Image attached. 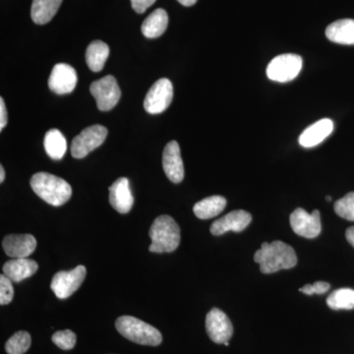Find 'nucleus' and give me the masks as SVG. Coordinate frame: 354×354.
<instances>
[{
	"label": "nucleus",
	"instance_id": "nucleus-1",
	"mask_svg": "<svg viewBox=\"0 0 354 354\" xmlns=\"http://www.w3.org/2000/svg\"><path fill=\"white\" fill-rule=\"evenodd\" d=\"M254 261L260 265L263 274H272L281 270L295 267L297 264V256L295 249L285 242H264L261 249L256 251Z\"/></svg>",
	"mask_w": 354,
	"mask_h": 354
},
{
	"label": "nucleus",
	"instance_id": "nucleus-2",
	"mask_svg": "<svg viewBox=\"0 0 354 354\" xmlns=\"http://www.w3.org/2000/svg\"><path fill=\"white\" fill-rule=\"evenodd\" d=\"M30 184L32 191L51 206H62L68 202L72 196L70 184L64 179L48 172H38L34 174Z\"/></svg>",
	"mask_w": 354,
	"mask_h": 354
},
{
	"label": "nucleus",
	"instance_id": "nucleus-3",
	"mask_svg": "<svg viewBox=\"0 0 354 354\" xmlns=\"http://www.w3.org/2000/svg\"><path fill=\"white\" fill-rule=\"evenodd\" d=\"M149 234L152 239V244L149 247L151 252H174L180 243V228L171 216H158Z\"/></svg>",
	"mask_w": 354,
	"mask_h": 354
},
{
	"label": "nucleus",
	"instance_id": "nucleus-4",
	"mask_svg": "<svg viewBox=\"0 0 354 354\" xmlns=\"http://www.w3.org/2000/svg\"><path fill=\"white\" fill-rule=\"evenodd\" d=\"M116 330L125 339L142 346H157L162 344L160 330L132 316H121L116 320Z\"/></svg>",
	"mask_w": 354,
	"mask_h": 354
},
{
	"label": "nucleus",
	"instance_id": "nucleus-5",
	"mask_svg": "<svg viewBox=\"0 0 354 354\" xmlns=\"http://www.w3.org/2000/svg\"><path fill=\"white\" fill-rule=\"evenodd\" d=\"M301 57L293 53H286L274 57L267 67V76L270 80L286 83L297 78L301 71Z\"/></svg>",
	"mask_w": 354,
	"mask_h": 354
},
{
	"label": "nucleus",
	"instance_id": "nucleus-6",
	"mask_svg": "<svg viewBox=\"0 0 354 354\" xmlns=\"http://www.w3.org/2000/svg\"><path fill=\"white\" fill-rule=\"evenodd\" d=\"M108 136V129L102 125H93L85 128L77 135L71 144V155L75 158H83L99 148Z\"/></svg>",
	"mask_w": 354,
	"mask_h": 354
},
{
	"label": "nucleus",
	"instance_id": "nucleus-7",
	"mask_svg": "<svg viewBox=\"0 0 354 354\" xmlns=\"http://www.w3.org/2000/svg\"><path fill=\"white\" fill-rule=\"evenodd\" d=\"M90 92L97 102L100 111H109L120 102L121 91L118 81L113 76L109 75L95 81L90 86Z\"/></svg>",
	"mask_w": 354,
	"mask_h": 354
},
{
	"label": "nucleus",
	"instance_id": "nucleus-8",
	"mask_svg": "<svg viewBox=\"0 0 354 354\" xmlns=\"http://www.w3.org/2000/svg\"><path fill=\"white\" fill-rule=\"evenodd\" d=\"M86 274L87 270L82 265L77 266L71 271L58 272L51 281V290L59 299H66L80 288Z\"/></svg>",
	"mask_w": 354,
	"mask_h": 354
},
{
	"label": "nucleus",
	"instance_id": "nucleus-9",
	"mask_svg": "<svg viewBox=\"0 0 354 354\" xmlns=\"http://www.w3.org/2000/svg\"><path fill=\"white\" fill-rule=\"evenodd\" d=\"M174 97V86L169 79L158 80L147 93L144 109L150 114L164 113L171 106Z\"/></svg>",
	"mask_w": 354,
	"mask_h": 354
},
{
	"label": "nucleus",
	"instance_id": "nucleus-10",
	"mask_svg": "<svg viewBox=\"0 0 354 354\" xmlns=\"http://www.w3.org/2000/svg\"><path fill=\"white\" fill-rule=\"evenodd\" d=\"M290 221L293 232L305 239H316L322 230L320 212L318 209L312 214L307 213L301 208L295 209L290 215Z\"/></svg>",
	"mask_w": 354,
	"mask_h": 354
},
{
	"label": "nucleus",
	"instance_id": "nucleus-11",
	"mask_svg": "<svg viewBox=\"0 0 354 354\" xmlns=\"http://www.w3.org/2000/svg\"><path fill=\"white\" fill-rule=\"evenodd\" d=\"M206 330L209 339L218 344L230 342L234 335V327L230 318L218 308L212 309L207 315Z\"/></svg>",
	"mask_w": 354,
	"mask_h": 354
},
{
	"label": "nucleus",
	"instance_id": "nucleus-12",
	"mask_svg": "<svg viewBox=\"0 0 354 354\" xmlns=\"http://www.w3.org/2000/svg\"><path fill=\"white\" fill-rule=\"evenodd\" d=\"M76 70L68 64H58L53 67L48 87L57 95L69 94L73 92L77 85Z\"/></svg>",
	"mask_w": 354,
	"mask_h": 354
},
{
	"label": "nucleus",
	"instance_id": "nucleus-13",
	"mask_svg": "<svg viewBox=\"0 0 354 354\" xmlns=\"http://www.w3.org/2000/svg\"><path fill=\"white\" fill-rule=\"evenodd\" d=\"M251 221L252 216L248 212L236 209L214 221L211 225V234L218 236L227 232H241L250 225Z\"/></svg>",
	"mask_w": 354,
	"mask_h": 354
},
{
	"label": "nucleus",
	"instance_id": "nucleus-14",
	"mask_svg": "<svg viewBox=\"0 0 354 354\" xmlns=\"http://www.w3.org/2000/svg\"><path fill=\"white\" fill-rule=\"evenodd\" d=\"M7 256L17 258L29 257L37 248V241L32 234H9L2 241Z\"/></svg>",
	"mask_w": 354,
	"mask_h": 354
},
{
	"label": "nucleus",
	"instance_id": "nucleus-15",
	"mask_svg": "<svg viewBox=\"0 0 354 354\" xmlns=\"http://www.w3.org/2000/svg\"><path fill=\"white\" fill-rule=\"evenodd\" d=\"M162 167L167 178L174 183H180L184 178V167L180 148L176 141L165 146L162 153Z\"/></svg>",
	"mask_w": 354,
	"mask_h": 354
},
{
	"label": "nucleus",
	"instance_id": "nucleus-16",
	"mask_svg": "<svg viewBox=\"0 0 354 354\" xmlns=\"http://www.w3.org/2000/svg\"><path fill=\"white\" fill-rule=\"evenodd\" d=\"M109 203L118 213L127 214L131 211L134 198L127 177H120L109 187Z\"/></svg>",
	"mask_w": 354,
	"mask_h": 354
},
{
	"label": "nucleus",
	"instance_id": "nucleus-17",
	"mask_svg": "<svg viewBox=\"0 0 354 354\" xmlns=\"http://www.w3.org/2000/svg\"><path fill=\"white\" fill-rule=\"evenodd\" d=\"M333 130H334V122L329 118H323L314 124L310 125L301 133L299 144L304 148H313L329 137Z\"/></svg>",
	"mask_w": 354,
	"mask_h": 354
},
{
	"label": "nucleus",
	"instance_id": "nucleus-18",
	"mask_svg": "<svg viewBox=\"0 0 354 354\" xmlns=\"http://www.w3.org/2000/svg\"><path fill=\"white\" fill-rule=\"evenodd\" d=\"M38 269V263L29 258H17L8 261L2 268L4 274L13 283H20L26 279L31 278Z\"/></svg>",
	"mask_w": 354,
	"mask_h": 354
},
{
	"label": "nucleus",
	"instance_id": "nucleus-19",
	"mask_svg": "<svg viewBox=\"0 0 354 354\" xmlns=\"http://www.w3.org/2000/svg\"><path fill=\"white\" fill-rule=\"evenodd\" d=\"M326 36L330 41L341 44H354V20H337L328 26Z\"/></svg>",
	"mask_w": 354,
	"mask_h": 354
},
{
	"label": "nucleus",
	"instance_id": "nucleus-20",
	"mask_svg": "<svg viewBox=\"0 0 354 354\" xmlns=\"http://www.w3.org/2000/svg\"><path fill=\"white\" fill-rule=\"evenodd\" d=\"M169 25V16L165 9L158 8L151 13L142 24L141 31L148 39L162 36Z\"/></svg>",
	"mask_w": 354,
	"mask_h": 354
},
{
	"label": "nucleus",
	"instance_id": "nucleus-21",
	"mask_svg": "<svg viewBox=\"0 0 354 354\" xmlns=\"http://www.w3.org/2000/svg\"><path fill=\"white\" fill-rule=\"evenodd\" d=\"M62 0H32L31 17L36 24L50 22L62 6Z\"/></svg>",
	"mask_w": 354,
	"mask_h": 354
},
{
	"label": "nucleus",
	"instance_id": "nucleus-22",
	"mask_svg": "<svg viewBox=\"0 0 354 354\" xmlns=\"http://www.w3.org/2000/svg\"><path fill=\"white\" fill-rule=\"evenodd\" d=\"M225 207H227L225 198L215 195V196L205 198L201 201L196 203L193 208V212L198 218L208 220V218H215L220 215Z\"/></svg>",
	"mask_w": 354,
	"mask_h": 354
},
{
	"label": "nucleus",
	"instance_id": "nucleus-23",
	"mask_svg": "<svg viewBox=\"0 0 354 354\" xmlns=\"http://www.w3.org/2000/svg\"><path fill=\"white\" fill-rule=\"evenodd\" d=\"M109 48L102 41H94L88 44L86 50V62L88 68L94 72L102 71L108 60Z\"/></svg>",
	"mask_w": 354,
	"mask_h": 354
},
{
	"label": "nucleus",
	"instance_id": "nucleus-24",
	"mask_svg": "<svg viewBox=\"0 0 354 354\" xmlns=\"http://www.w3.org/2000/svg\"><path fill=\"white\" fill-rule=\"evenodd\" d=\"M44 150L53 160H62L67 151V141L59 130L51 129L46 132L44 140Z\"/></svg>",
	"mask_w": 354,
	"mask_h": 354
},
{
	"label": "nucleus",
	"instance_id": "nucleus-25",
	"mask_svg": "<svg viewBox=\"0 0 354 354\" xmlns=\"http://www.w3.org/2000/svg\"><path fill=\"white\" fill-rule=\"evenodd\" d=\"M327 304L333 310L354 309V290L339 288L335 290L328 297Z\"/></svg>",
	"mask_w": 354,
	"mask_h": 354
},
{
	"label": "nucleus",
	"instance_id": "nucleus-26",
	"mask_svg": "<svg viewBox=\"0 0 354 354\" xmlns=\"http://www.w3.org/2000/svg\"><path fill=\"white\" fill-rule=\"evenodd\" d=\"M32 339L29 333L19 330L7 341L6 351L8 354H24L31 346Z\"/></svg>",
	"mask_w": 354,
	"mask_h": 354
},
{
	"label": "nucleus",
	"instance_id": "nucleus-27",
	"mask_svg": "<svg viewBox=\"0 0 354 354\" xmlns=\"http://www.w3.org/2000/svg\"><path fill=\"white\" fill-rule=\"evenodd\" d=\"M334 209L337 216L354 221V192L348 193L346 196L337 200Z\"/></svg>",
	"mask_w": 354,
	"mask_h": 354
},
{
	"label": "nucleus",
	"instance_id": "nucleus-28",
	"mask_svg": "<svg viewBox=\"0 0 354 354\" xmlns=\"http://www.w3.org/2000/svg\"><path fill=\"white\" fill-rule=\"evenodd\" d=\"M53 344L64 351H70L75 346L77 337L75 333L71 330H58L51 337Z\"/></svg>",
	"mask_w": 354,
	"mask_h": 354
},
{
	"label": "nucleus",
	"instance_id": "nucleus-29",
	"mask_svg": "<svg viewBox=\"0 0 354 354\" xmlns=\"http://www.w3.org/2000/svg\"><path fill=\"white\" fill-rule=\"evenodd\" d=\"M13 281L6 274L0 276V304L7 305L12 301L14 297Z\"/></svg>",
	"mask_w": 354,
	"mask_h": 354
},
{
	"label": "nucleus",
	"instance_id": "nucleus-30",
	"mask_svg": "<svg viewBox=\"0 0 354 354\" xmlns=\"http://www.w3.org/2000/svg\"><path fill=\"white\" fill-rule=\"evenodd\" d=\"M329 290L330 285L326 281H316L313 285H306L299 288V291L307 295H323Z\"/></svg>",
	"mask_w": 354,
	"mask_h": 354
},
{
	"label": "nucleus",
	"instance_id": "nucleus-31",
	"mask_svg": "<svg viewBox=\"0 0 354 354\" xmlns=\"http://www.w3.org/2000/svg\"><path fill=\"white\" fill-rule=\"evenodd\" d=\"M132 4V8L134 9L135 12L142 14L145 12L149 7L155 3L156 0H130Z\"/></svg>",
	"mask_w": 354,
	"mask_h": 354
},
{
	"label": "nucleus",
	"instance_id": "nucleus-32",
	"mask_svg": "<svg viewBox=\"0 0 354 354\" xmlns=\"http://www.w3.org/2000/svg\"><path fill=\"white\" fill-rule=\"evenodd\" d=\"M7 121H8V115H7V111L4 100L0 99V130H3L6 127Z\"/></svg>",
	"mask_w": 354,
	"mask_h": 354
},
{
	"label": "nucleus",
	"instance_id": "nucleus-33",
	"mask_svg": "<svg viewBox=\"0 0 354 354\" xmlns=\"http://www.w3.org/2000/svg\"><path fill=\"white\" fill-rule=\"evenodd\" d=\"M346 239L354 247V227H348L346 232Z\"/></svg>",
	"mask_w": 354,
	"mask_h": 354
},
{
	"label": "nucleus",
	"instance_id": "nucleus-34",
	"mask_svg": "<svg viewBox=\"0 0 354 354\" xmlns=\"http://www.w3.org/2000/svg\"><path fill=\"white\" fill-rule=\"evenodd\" d=\"M179 3L183 4V6H192L198 1V0H177Z\"/></svg>",
	"mask_w": 354,
	"mask_h": 354
},
{
	"label": "nucleus",
	"instance_id": "nucleus-35",
	"mask_svg": "<svg viewBox=\"0 0 354 354\" xmlns=\"http://www.w3.org/2000/svg\"><path fill=\"white\" fill-rule=\"evenodd\" d=\"M6 179V171H4L3 167H0V183H3Z\"/></svg>",
	"mask_w": 354,
	"mask_h": 354
},
{
	"label": "nucleus",
	"instance_id": "nucleus-36",
	"mask_svg": "<svg viewBox=\"0 0 354 354\" xmlns=\"http://www.w3.org/2000/svg\"><path fill=\"white\" fill-rule=\"evenodd\" d=\"M326 200H327V201H332V198H330V196H327L326 197Z\"/></svg>",
	"mask_w": 354,
	"mask_h": 354
}]
</instances>
